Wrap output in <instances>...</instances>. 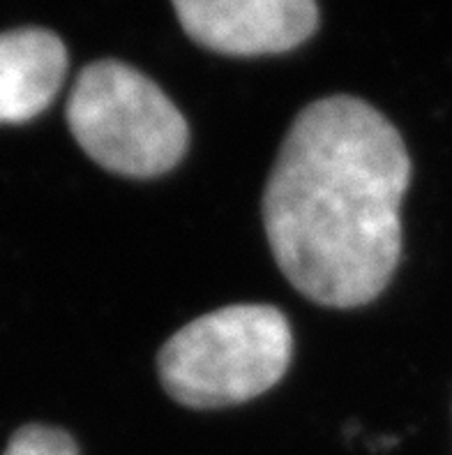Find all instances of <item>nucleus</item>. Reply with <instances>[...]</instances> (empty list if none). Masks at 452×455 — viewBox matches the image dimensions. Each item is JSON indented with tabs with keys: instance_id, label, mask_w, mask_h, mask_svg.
Returning <instances> with one entry per match:
<instances>
[{
	"instance_id": "obj_1",
	"label": "nucleus",
	"mask_w": 452,
	"mask_h": 455,
	"mask_svg": "<svg viewBox=\"0 0 452 455\" xmlns=\"http://www.w3.org/2000/svg\"><path fill=\"white\" fill-rule=\"evenodd\" d=\"M411 160L400 132L365 100L305 107L264 192L270 250L289 283L319 306L361 307L400 264V206Z\"/></svg>"
},
{
	"instance_id": "obj_3",
	"label": "nucleus",
	"mask_w": 452,
	"mask_h": 455,
	"mask_svg": "<svg viewBox=\"0 0 452 455\" xmlns=\"http://www.w3.org/2000/svg\"><path fill=\"white\" fill-rule=\"evenodd\" d=\"M76 144L107 172L153 179L171 172L187 150L183 114L155 81L121 60L81 69L67 100Z\"/></svg>"
},
{
	"instance_id": "obj_5",
	"label": "nucleus",
	"mask_w": 452,
	"mask_h": 455,
	"mask_svg": "<svg viewBox=\"0 0 452 455\" xmlns=\"http://www.w3.org/2000/svg\"><path fill=\"white\" fill-rule=\"evenodd\" d=\"M67 75V49L56 33H0V125L33 121L49 109Z\"/></svg>"
},
{
	"instance_id": "obj_4",
	"label": "nucleus",
	"mask_w": 452,
	"mask_h": 455,
	"mask_svg": "<svg viewBox=\"0 0 452 455\" xmlns=\"http://www.w3.org/2000/svg\"><path fill=\"white\" fill-rule=\"evenodd\" d=\"M185 33L224 56L291 52L319 26L316 0H171Z\"/></svg>"
},
{
	"instance_id": "obj_2",
	"label": "nucleus",
	"mask_w": 452,
	"mask_h": 455,
	"mask_svg": "<svg viewBox=\"0 0 452 455\" xmlns=\"http://www.w3.org/2000/svg\"><path fill=\"white\" fill-rule=\"evenodd\" d=\"M293 333L284 312L241 303L208 312L171 335L157 356L162 387L192 410L257 398L284 377Z\"/></svg>"
},
{
	"instance_id": "obj_6",
	"label": "nucleus",
	"mask_w": 452,
	"mask_h": 455,
	"mask_svg": "<svg viewBox=\"0 0 452 455\" xmlns=\"http://www.w3.org/2000/svg\"><path fill=\"white\" fill-rule=\"evenodd\" d=\"M3 455H79V449L60 427L30 423L14 433Z\"/></svg>"
}]
</instances>
